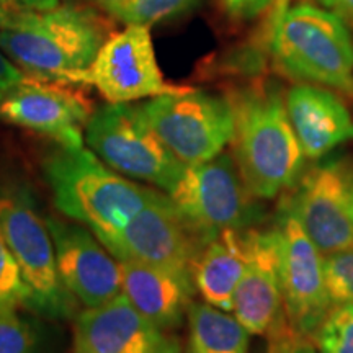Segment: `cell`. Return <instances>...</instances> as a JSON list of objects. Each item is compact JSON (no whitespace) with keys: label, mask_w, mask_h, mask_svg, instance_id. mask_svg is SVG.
<instances>
[{"label":"cell","mask_w":353,"mask_h":353,"mask_svg":"<svg viewBox=\"0 0 353 353\" xmlns=\"http://www.w3.org/2000/svg\"><path fill=\"white\" fill-rule=\"evenodd\" d=\"M43 174L61 214L87 226L105 247L141 210L162 195L110 169L85 148H61L44 159Z\"/></svg>","instance_id":"6da1fadb"},{"label":"cell","mask_w":353,"mask_h":353,"mask_svg":"<svg viewBox=\"0 0 353 353\" xmlns=\"http://www.w3.org/2000/svg\"><path fill=\"white\" fill-rule=\"evenodd\" d=\"M236 164L250 195L273 198L301 176L304 154L286 105L273 85H255L234 97Z\"/></svg>","instance_id":"7a4b0ae2"},{"label":"cell","mask_w":353,"mask_h":353,"mask_svg":"<svg viewBox=\"0 0 353 353\" xmlns=\"http://www.w3.org/2000/svg\"><path fill=\"white\" fill-rule=\"evenodd\" d=\"M270 48L286 76L353 94V38L332 12L311 3L288 7L272 23Z\"/></svg>","instance_id":"3957f363"},{"label":"cell","mask_w":353,"mask_h":353,"mask_svg":"<svg viewBox=\"0 0 353 353\" xmlns=\"http://www.w3.org/2000/svg\"><path fill=\"white\" fill-rule=\"evenodd\" d=\"M0 231L28 288L26 307L48 319L76 317L77 299L61 281L46 216L38 211L28 185H0Z\"/></svg>","instance_id":"277c9868"},{"label":"cell","mask_w":353,"mask_h":353,"mask_svg":"<svg viewBox=\"0 0 353 353\" xmlns=\"http://www.w3.org/2000/svg\"><path fill=\"white\" fill-rule=\"evenodd\" d=\"M83 139L110 169L165 193L185 169L149 125L143 108L131 103H108L92 113Z\"/></svg>","instance_id":"5b68a950"},{"label":"cell","mask_w":353,"mask_h":353,"mask_svg":"<svg viewBox=\"0 0 353 353\" xmlns=\"http://www.w3.org/2000/svg\"><path fill=\"white\" fill-rule=\"evenodd\" d=\"M141 108L165 148L185 165L219 156L232 141L234 112L223 97L187 87L154 97Z\"/></svg>","instance_id":"8992f818"},{"label":"cell","mask_w":353,"mask_h":353,"mask_svg":"<svg viewBox=\"0 0 353 353\" xmlns=\"http://www.w3.org/2000/svg\"><path fill=\"white\" fill-rule=\"evenodd\" d=\"M249 190L229 154L185 165L167 193L185 223L206 242L226 229H244L257 218Z\"/></svg>","instance_id":"52a82bcc"},{"label":"cell","mask_w":353,"mask_h":353,"mask_svg":"<svg viewBox=\"0 0 353 353\" xmlns=\"http://www.w3.org/2000/svg\"><path fill=\"white\" fill-rule=\"evenodd\" d=\"M82 83L94 85L108 103H131L187 88L164 81L151 28L144 25H128L123 32L112 34L83 74Z\"/></svg>","instance_id":"ba28073f"},{"label":"cell","mask_w":353,"mask_h":353,"mask_svg":"<svg viewBox=\"0 0 353 353\" xmlns=\"http://www.w3.org/2000/svg\"><path fill=\"white\" fill-rule=\"evenodd\" d=\"M290 211L324 255L353 247V174L341 161L321 162L298 179Z\"/></svg>","instance_id":"9c48e42d"},{"label":"cell","mask_w":353,"mask_h":353,"mask_svg":"<svg viewBox=\"0 0 353 353\" xmlns=\"http://www.w3.org/2000/svg\"><path fill=\"white\" fill-rule=\"evenodd\" d=\"M275 231L283 312L294 329L312 337L332 309L325 288L324 257L286 208L280 211Z\"/></svg>","instance_id":"30bf717a"},{"label":"cell","mask_w":353,"mask_h":353,"mask_svg":"<svg viewBox=\"0 0 353 353\" xmlns=\"http://www.w3.org/2000/svg\"><path fill=\"white\" fill-rule=\"evenodd\" d=\"M65 85L25 76L0 95V121L48 136L61 148H83L92 113L87 101Z\"/></svg>","instance_id":"8fae6325"},{"label":"cell","mask_w":353,"mask_h":353,"mask_svg":"<svg viewBox=\"0 0 353 353\" xmlns=\"http://www.w3.org/2000/svg\"><path fill=\"white\" fill-rule=\"evenodd\" d=\"M203 244L162 193L126 224L107 250L120 262L136 260L192 276V265Z\"/></svg>","instance_id":"7c38bea8"},{"label":"cell","mask_w":353,"mask_h":353,"mask_svg":"<svg viewBox=\"0 0 353 353\" xmlns=\"http://www.w3.org/2000/svg\"><path fill=\"white\" fill-rule=\"evenodd\" d=\"M46 223L61 281L79 303L94 307L121 294L120 262L90 229L56 216H46Z\"/></svg>","instance_id":"4fadbf2b"},{"label":"cell","mask_w":353,"mask_h":353,"mask_svg":"<svg viewBox=\"0 0 353 353\" xmlns=\"http://www.w3.org/2000/svg\"><path fill=\"white\" fill-rule=\"evenodd\" d=\"M169 339L118 294L76 316L72 353H162Z\"/></svg>","instance_id":"5bb4252c"},{"label":"cell","mask_w":353,"mask_h":353,"mask_svg":"<svg viewBox=\"0 0 353 353\" xmlns=\"http://www.w3.org/2000/svg\"><path fill=\"white\" fill-rule=\"evenodd\" d=\"M283 311L276 231H250L249 260L232 296L234 317L254 335L267 334Z\"/></svg>","instance_id":"9a60e30c"},{"label":"cell","mask_w":353,"mask_h":353,"mask_svg":"<svg viewBox=\"0 0 353 353\" xmlns=\"http://www.w3.org/2000/svg\"><path fill=\"white\" fill-rule=\"evenodd\" d=\"M286 112L304 157L321 159L353 139V118L334 92L309 83L290 88Z\"/></svg>","instance_id":"2e32d148"},{"label":"cell","mask_w":353,"mask_h":353,"mask_svg":"<svg viewBox=\"0 0 353 353\" xmlns=\"http://www.w3.org/2000/svg\"><path fill=\"white\" fill-rule=\"evenodd\" d=\"M120 262V260H118ZM121 293L159 329L182 324L193 303V278L136 260H121Z\"/></svg>","instance_id":"e0dca14e"},{"label":"cell","mask_w":353,"mask_h":353,"mask_svg":"<svg viewBox=\"0 0 353 353\" xmlns=\"http://www.w3.org/2000/svg\"><path fill=\"white\" fill-rule=\"evenodd\" d=\"M250 249V231L226 229L201 245L192 265L198 293L211 306L232 311V296L244 275Z\"/></svg>","instance_id":"ac0fdd59"},{"label":"cell","mask_w":353,"mask_h":353,"mask_svg":"<svg viewBox=\"0 0 353 353\" xmlns=\"http://www.w3.org/2000/svg\"><path fill=\"white\" fill-rule=\"evenodd\" d=\"M188 353H249V332L236 317L208 303L188 311Z\"/></svg>","instance_id":"d6986e66"},{"label":"cell","mask_w":353,"mask_h":353,"mask_svg":"<svg viewBox=\"0 0 353 353\" xmlns=\"http://www.w3.org/2000/svg\"><path fill=\"white\" fill-rule=\"evenodd\" d=\"M0 353H51L41 330L19 311L0 314Z\"/></svg>","instance_id":"ffe728a7"},{"label":"cell","mask_w":353,"mask_h":353,"mask_svg":"<svg viewBox=\"0 0 353 353\" xmlns=\"http://www.w3.org/2000/svg\"><path fill=\"white\" fill-rule=\"evenodd\" d=\"M314 335L319 353H353V303L330 309Z\"/></svg>","instance_id":"44dd1931"},{"label":"cell","mask_w":353,"mask_h":353,"mask_svg":"<svg viewBox=\"0 0 353 353\" xmlns=\"http://www.w3.org/2000/svg\"><path fill=\"white\" fill-rule=\"evenodd\" d=\"M325 288L330 307L353 303V247L325 255Z\"/></svg>","instance_id":"7402d4cb"},{"label":"cell","mask_w":353,"mask_h":353,"mask_svg":"<svg viewBox=\"0 0 353 353\" xmlns=\"http://www.w3.org/2000/svg\"><path fill=\"white\" fill-rule=\"evenodd\" d=\"M198 0H132L114 17L126 25L151 26L185 13Z\"/></svg>","instance_id":"603a6c76"},{"label":"cell","mask_w":353,"mask_h":353,"mask_svg":"<svg viewBox=\"0 0 353 353\" xmlns=\"http://www.w3.org/2000/svg\"><path fill=\"white\" fill-rule=\"evenodd\" d=\"M26 303H28V288L0 231V314L19 311L21 306L26 307Z\"/></svg>","instance_id":"cb8c5ba5"},{"label":"cell","mask_w":353,"mask_h":353,"mask_svg":"<svg viewBox=\"0 0 353 353\" xmlns=\"http://www.w3.org/2000/svg\"><path fill=\"white\" fill-rule=\"evenodd\" d=\"M267 335L268 353H317L311 335L294 329L283 311L268 329Z\"/></svg>","instance_id":"d4e9b609"},{"label":"cell","mask_w":353,"mask_h":353,"mask_svg":"<svg viewBox=\"0 0 353 353\" xmlns=\"http://www.w3.org/2000/svg\"><path fill=\"white\" fill-rule=\"evenodd\" d=\"M275 0H223V6L232 19L252 20L273 6Z\"/></svg>","instance_id":"484cf974"},{"label":"cell","mask_w":353,"mask_h":353,"mask_svg":"<svg viewBox=\"0 0 353 353\" xmlns=\"http://www.w3.org/2000/svg\"><path fill=\"white\" fill-rule=\"evenodd\" d=\"M25 76L26 74L21 72V70L3 54L2 50H0V95L6 90H8L12 85H15L17 82H20Z\"/></svg>","instance_id":"4316f807"},{"label":"cell","mask_w":353,"mask_h":353,"mask_svg":"<svg viewBox=\"0 0 353 353\" xmlns=\"http://www.w3.org/2000/svg\"><path fill=\"white\" fill-rule=\"evenodd\" d=\"M317 2L347 25L353 26V0H317Z\"/></svg>","instance_id":"83f0119b"},{"label":"cell","mask_w":353,"mask_h":353,"mask_svg":"<svg viewBox=\"0 0 353 353\" xmlns=\"http://www.w3.org/2000/svg\"><path fill=\"white\" fill-rule=\"evenodd\" d=\"M13 3L26 12H48L59 6V0H13Z\"/></svg>","instance_id":"f1b7e54d"},{"label":"cell","mask_w":353,"mask_h":353,"mask_svg":"<svg viewBox=\"0 0 353 353\" xmlns=\"http://www.w3.org/2000/svg\"><path fill=\"white\" fill-rule=\"evenodd\" d=\"M100 7H103L108 13H112L114 17L123 7H126L128 3H131L132 0H95Z\"/></svg>","instance_id":"f546056e"},{"label":"cell","mask_w":353,"mask_h":353,"mask_svg":"<svg viewBox=\"0 0 353 353\" xmlns=\"http://www.w3.org/2000/svg\"><path fill=\"white\" fill-rule=\"evenodd\" d=\"M288 7H290V0H275L272 6V23L276 19H280Z\"/></svg>","instance_id":"4dcf8cb0"},{"label":"cell","mask_w":353,"mask_h":353,"mask_svg":"<svg viewBox=\"0 0 353 353\" xmlns=\"http://www.w3.org/2000/svg\"><path fill=\"white\" fill-rule=\"evenodd\" d=\"M162 353H180V345L179 342L175 341V339H169L165 343L164 350H162Z\"/></svg>","instance_id":"1f68e13d"},{"label":"cell","mask_w":353,"mask_h":353,"mask_svg":"<svg viewBox=\"0 0 353 353\" xmlns=\"http://www.w3.org/2000/svg\"><path fill=\"white\" fill-rule=\"evenodd\" d=\"M8 17H10V12H7L6 8H2V7H0V28H2V26L7 23Z\"/></svg>","instance_id":"d6a6232c"},{"label":"cell","mask_w":353,"mask_h":353,"mask_svg":"<svg viewBox=\"0 0 353 353\" xmlns=\"http://www.w3.org/2000/svg\"><path fill=\"white\" fill-rule=\"evenodd\" d=\"M13 6H15V3H13V0H0V7L6 8L7 12L12 13V7Z\"/></svg>","instance_id":"836d02e7"},{"label":"cell","mask_w":353,"mask_h":353,"mask_svg":"<svg viewBox=\"0 0 353 353\" xmlns=\"http://www.w3.org/2000/svg\"><path fill=\"white\" fill-rule=\"evenodd\" d=\"M352 205H353V187H352Z\"/></svg>","instance_id":"e575fe53"}]
</instances>
